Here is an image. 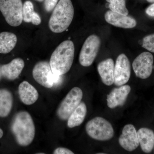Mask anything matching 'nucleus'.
Instances as JSON below:
<instances>
[{
    "label": "nucleus",
    "instance_id": "1",
    "mask_svg": "<svg viewBox=\"0 0 154 154\" xmlns=\"http://www.w3.org/2000/svg\"><path fill=\"white\" fill-rule=\"evenodd\" d=\"M75 46L71 40L63 42L53 52L49 63L54 74H65L70 69L73 62Z\"/></svg>",
    "mask_w": 154,
    "mask_h": 154
},
{
    "label": "nucleus",
    "instance_id": "2",
    "mask_svg": "<svg viewBox=\"0 0 154 154\" xmlns=\"http://www.w3.org/2000/svg\"><path fill=\"white\" fill-rule=\"evenodd\" d=\"M12 130L17 143L27 146L32 143L35 135V127L33 118L27 111H20L14 117Z\"/></svg>",
    "mask_w": 154,
    "mask_h": 154
},
{
    "label": "nucleus",
    "instance_id": "3",
    "mask_svg": "<svg viewBox=\"0 0 154 154\" xmlns=\"http://www.w3.org/2000/svg\"><path fill=\"white\" fill-rule=\"evenodd\" d=\"M74 16V8L71 0H60L50 18V29L54 33L65 31L71 24Z\"/></svg>",
    "mask_w": 154,
    "mask_h": 154
},
{
    "label": "nucleus",
    "instance_id": "4",
    "mask_svg": "<svg viewBox=\"0 0 154 154\" xmlns=\"http://www.w3.org/2000/svg\"><path fill=\"white\" fill-rule=\"evenodd\" d=\"M86 130L90 137L97 140H108L114 135V130L110 122L101 117H95L88 121Z\"/></svg>",
    "mask_w": 154,
    "mask_h": 154
},
{
    "label": "nucleus",
    "instance_id": "5",
    "mask_svg": "<svg viewBox=\"0 0 154 154\" xmlns=\"http://www.w3.org/2000/svg\"><path fill=\"white\" fill-rule=\"evenodd\" d=\"M22 0H0V11L7 23L13 27L22 24L23 20Z\"/></svg>",
    "mask_w": 154,
    "mask_h": 154
},
{
    "label": "nucleus",
    "instance_id": "6",
    "mask_svg": "<svg viewBox=\"0 0 154 154\" xmlns=\"http://www.w3.org/2000/svg\"><path fill=\"white\" fill-rule=\"evenodd\" d=\"M32 75L38 84L47 88H52L54 85L57 84L61 76L54 74L49 63L46 61L36 63L33 67Z\"/></svg>",
    "mask_w": 154,
    "mask_h": 154
},
{
    "label": "nucleus",
    "instance_id": "7",
    "mask_svg": "<svg viewBox=\"0 0 154 154\" xmlns=\"http://www.w3.org/2000/svg\"><path fill=\"white\" fill-rule=\"evenodd\" d=\"M83 96L82 91L78 87L73 88L69 92L58 107L57 114L60 119H68L82 102Z\"/></svg>",
    "mask_w": 154,
    "mask_h": 154
},
{
    "label": "nucleus",
    "instance_id": "8",
    "mask_svg": "<svg viewBox=\"0 0 154 154\" xmlns=\"http://www.w3.org/2000/svg\"><path fill=\"white\" fill-rule=\"evenodd\" d=\"M100 38L95 35H91L86 39L80 52L79 61L84 67L91 66L97 56L100 46Z\"/></svg>",
    "mask_w": 154,
    "mask_h": 154
},
{
    "label": "nucleus",
    "instance_id": "9",
    "mask_svg": "<svg viewBox=\"0 0 154 154\" xmlns=\"http://www.w3.org/2000/svg\"><path fill=\"white\" fill-rule=\"evenodd\" d=\"M154 58L150 52H143L135 59L132 67L137 78L142 79L148 78L152 72Z\"/></svg>",
    "mask_w": 154,
    "mask_h": 154
},
{
    "label": "nucleus",
    "instance_id": "10",
    "mask_svg": "<svg viewBox=\"0 0 154 154\" xmlns=\"http://www.w3.org/2000/svg\"><path fill=\"white\" fill-rule=\"evenodd\" d=\"M130 76L129 60L125 54H121L117 57L114 67V85L118 87L124 85L129 81Z\"/></svg>",
    "mask_w": 154,
    "mask_h": 154
},
{
    "label": "nucleus",
    "instance_id": "11",
    "mask_svg": "<svg viewBox=\"0 0 154 154\" xmlns=\"http://www.w3.org/2000/svg\"><path fill=\"white\" fill-rule=\"evenodd\" d=\"M119 145L125 150L132 152L139 145L137 132L133 125L128 124L123 128L122 134L119 139Z\"/></svg>",
    "mask_w": 154,
    "mask_h": 154
},
{
    "label": "nucleus",
    "instance_id": "12",
    "mask_svg": "<svg viewBox=\"0 0 154 154\" xmlns=\"http://www.w3.org/2000/svg\"><path fill=\"white\" fill-rule=\"evenodd\" d=\"M130 86L125 85L119 88H114L107 95V105L109 108L113 109L124 105L128 94L130 93Z\"/></svg>",
    "mask_w": 154,
    "mask_h": 154
},
{
    "label": "nucleus",
    "instance_id": "13",
    "mask_svg": "<svg viewBox=\"0 0 154 154\" xmlns=\"http://www.w3.org/2000/svg\"><path fill=\"white\" fill-rule=\"evenodd\" d=\"M105 18L107 23L119 28H132L137 25L136 21L132 17L128 15H122L111 11L106 12Z\"/></svg>",
    "mask_w": 154,
    "mask_h": 154
},
{
    "label": "nucleus",
    "instance_id": "14",
    "mask_svg": "<svg viewBox=\"0 0 154 154\" xmlns=\"http://www.w3.org/2000/svg\"><path fill=\"white\" fill-rule=\"evenodd\" d=\"M25 66V62L20 58L14 59L11 62L3 65L0 67L1 74L9 80H14L18 78Z\"/></svg>",
    "mask_w": 154,
    "mask_h": 154
},
{
    "label": "nucleus",
    "instance_id": "15",
    "mask_svg": "<svg viewBox=\"0 0 154 154\" xmlns=\"http://www.w3.org/2000/svg\"><path fill=\"white\" fill-rule=\"evenodd\" d=\"M18 92L20 100L25 105H33L38 99V91L26 81L22 82L19 85Z\"/></svg>",
    "mask_w": 154,
    "mask_h": 154
},
{
    "label": "nucleus",
    "instance_id": "16",
    "mask_svg": "<svg viewBox=\"0 0 154 154\" xmlns=\"http://www.w3.org/2000/svg\"><path fill=\"white\" fill-rule=\"evenodd\" d=\"M114 62L112 59L109 58L102 61L97 66L98 71L101 77L102 82L107 86H111L114 84Z\"/></svg>",
    "mask_w": 154,
    "mask_h": 154
},
{
    "label": "nucleus",
    "instance_id": "17",
    "mask_svg": "<svg viewBox=\"0 0 154 154\" xmlns=\"http://www.w3.org/2000/svg\"><path fill=\"white\" fill-rule=\"evenodd\" d=\"M139 143L143 151L149 153L154 147V132L152 130L142 128L137 132Z\"/></svg>",
    "mask_w": 154,
    "mask_h": 154
},
{
    "label": "nucleus",
    "instance_id": "18",
    "mask_svg": "<svg viewBox=\"0 0 154 154\" xmlns=\"http://www.w3.org/2000/svg\"><path fill=\"white\" fill-rule=\"evenodd\" d=\"M87 113V108L85 103L81 102L68 119V127L69 128H73L79 126L85 120Z\"/></svg>",
    "mask_w": 154,
    "mask_h": 154
},
{
    "label": "nucleus",
    "instance_id": "19",
    "mask_svg": "<svg viewBox=\"0 0 154 154\" xmlns=\"http://www.w3.org/2000/svg\"><path fill=\"white\" fill-rule=\"evenodd\" d=\"M13 105L12 93L7 89H0V117H5L8 116Z\"/></svg>",
    "mask_w": 154,
    "mask_h": 154
},
{
    "label": "nucleus",
    "instance_id": "20",
    "mask_svg": "<svg viewBox=\"0 0 154 154\" xmlns=\"http://www.w3.org/2000/svg\"><path fill=\"white\" fill-rule=\"evenodd\" d=\"M17 37L14 33L3 32L0 33V53H9L17 44Z\"/></svg>",
    "mask_w": 154,
    "mask_h": 154
},
{
    "label": "nucleus",
    "instance_id": "21",
    "mask_svg": "<svg viewBox=\"0 0 154 154\" xmlns=\"http://www.w3.org/2000/svg\"><path fill=\"white\" fill-rule=\"evenodd\" d=\"M109 3V8L110 11L127 16L128 11L126 7L125 0H106Z\"/></svg>",
    "mask_w": 154,
    "mask_h": 154
},
{
    "label": "nucleus",
    "instance_id": "22",
    "mask_svg": "<svg viewBox=\"0 0 154 154\" xmlns=\"http://www.w3.org/2000/svg\"><path fill=\"white\" fill-rule=\"evenodd\" d=\"M34 12L33 3L30 1H26L23 5V20L27 23L31 22V18Z\"/></svg>",
    "mask_w": 154,
    "mask_h": 154
},
{
    "label": "nucleus",
    "instance_id": "23",
    "mask_svg": "<svg viewBox=\"0 0 154 154\" xmlns=\"http://www.w3.org/2000/svg\"><path fill=\"white\" fill-rule=\"evenodd\" d=\"M142 46L149 51L154 53V33L144 37Z\"/></svg>",
    "mask_w": 154,
    "mask_h": 154
},
{
    "label": "nucleus",
    "instance_id": "24",
    "mask_svg": "<svg viewBox=\"0 0 154 154\" xmlns=\"http://www.w3.org/2000/svg\"><path fill=\"white\" fill-rule=\"evenodd\" d=\"M58 0H44V8L47 12H51L57 5Z\"/></svg>",
    "mask_w": 154,
    "mask_h": 154
},
{
    "label": "nucleus",
    "instance_id": "25",
    "mask_svg": "<svg viewBox=\"0 0 154 154\" xmlns=\"http://www.w3.org/2000/svg\"><path fill=\"white\" fill-rule=\"evenodd\" d=\"M54 154H74V153L69 149L64 147H58L53 152Z\"/></svg>",
    "mask_w": 154,
    "mask_h": 154
},
{
    "label": "nucleus",
    "instance_id": "26",
    "mask_svg": "<svg viewBox=\"0 0 154 154\" xmlns=\"http://www.w3.org/2000/svg\"><path fill=\"white\" fill-rule=\"evenodd\" d=\"M31 22L33 25H39L41 23V19L40 16L35 11L31 18Z\"/></svg>",
    "mask_w": 154,
    "mask_h": 154
},
{
    "label": "nucleus",
    "instance_id": "27",
    "mask_svg": "<svg viewBox=\"0 0 154 154\" xmlns=\"http://www.w3.org/2000/svg\"><path fill=\"white\" fill-rule=\"evenodd\" d=\"M146 13L150 17H154V3L146 9Z\"/></svg>",
    "mask_w": 154,
    "mask_h": 154
},
{
    "label": "nucleus",
    "instance_id": "28",
    "mask_svg": "<svg viewBox=\"0 0 154 154\" xmlns=\"http://www.w3.org/2000/svg\"><path fill=\"white\" fill-rule=\"evenodd\" d=\"M3 134H4V132H3V130L0 128V139L2 137Z\"/></svg>",
    "mask_w": 154,
    "mask_h": 154
},
{
    "label": "nucleus",
    "instance_id": "29",
    "mask_svg": "<svg viewBox=\"0 0 154 154\" xmlns=\"http://www.w3.org/2000/svg\"><path fill=\"white\" fill-rule=\"evenodd\" d=\"M148 2L153 3H154V0H146Z\"/></svg>",
    "mask_w": 154,
    "mask_h": 154
},
{
    "label": "nucleus",
    "instance_id": "30",
    "mask_svg": "<svg viewBox=\"0 0 154 154\" xmlns=\"http://www.w3.org/2000/svg\"><path fill=\"white\" fill-rule=\"evenodd\" d=\"M37 2H43L44 0H36Z\"/></svg>",
    "mask_w": 154,
    "mask_h": 154
},
{
    "label": "nucleus",
    "instance_id": "31",
    "mask_svg": "<svg viewBox=\"0 0 154 154\" xmlns=\"http://www.w3.org/2000/svg\"><path fill=\"white\" fill-rule=\"evenodd\" d=\"M1 76H2V74H1V71H0V79H1Z\"/></svg>",
    "mask_w": 154,
    "mask_h": 154
}]
</instances>
